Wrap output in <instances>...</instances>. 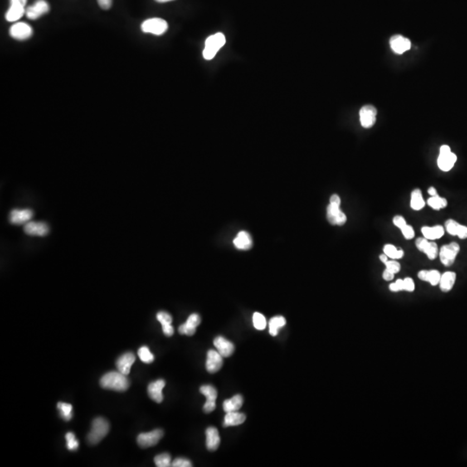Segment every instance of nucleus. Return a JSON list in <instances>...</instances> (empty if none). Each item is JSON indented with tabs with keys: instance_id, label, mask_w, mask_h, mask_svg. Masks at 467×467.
<instances>
[{
	"instance_id": "17",
	"label": "nucleus",
	"mask_w": 467,
	"mask_h": 467,
	"mask_svg": "<svg viewBox=\"0 0 467 467\" xmlns=\"http://www.w3.org/2000/svg\"><path fill=\"white\" fill-rule=\"evenodd\" d=\"M32 216H33V211L30 209H25V210L15 209L10 212L9 221L14 225H22V224H26L28 221H31Z\"/></svg>"
},
{
	"instance_id": "45",
	"label": "nucleus",
	"mask_w": 467,
	"mask_h": 467,
	"mask_svg": "<svg viewBox=\"0 0 467 467\" xmlns=\"http://www.w3.org/2000/svg\"><path fill=\"white\" fill-rule=\"evenodd\" d=\"M404 282V291L408 292H413L415 291V282L411 278H406L403 279Z\"/></svg>"
},
{
	"instance_id": "22",
	"label": "nucleus",
	"mask_w": 467,
	"mask_h": 467,
	"mask_svg": "<svg viewBox=\"0 0 467 467\" xmlns=\"http://www.w3.org/2000/svg\"><path fill=\"white\" fill-rule=\"evenodd\" d=\"M135 362V356L132 352H127L122 355L121 357H119L117 360L116 366L118 371L127 376L130 373L131 367Z\"/></svg>"
},
{
	"instance_id": "40",
	"label": "nucleus",
	"mask_w": 467,
	"mask_h": 467,
	"mask_svg": "<svg viewBox=\"0 0 467 467\" xmlns=\"http://www.w3.org/2000/svg\"><path fill=\"white\" fill-rule=\"evenodd\" d=\"M384 264L386 265V269L392 272L393 274H397L401 270L400 263L395 260H388L387 262H385Z\"/></svg>"
},
{
	"instance_id": "9",
	"label": "nucleus",
	"mask_w": 467,
	"mask_h": 467,
	"mask_svg": "<svg viewBox=\"0 0 467 467\" xmlns=\"http://www.w3.org/2000/svg\"><path fill=\"white\" fill-rule=\"evenodd\" d=\"M200 392L207 398L204 405V412L206 414L213 412L216 409V401L217 398V390L212 385H204L200 388Z\"/></svg>"
},
{
	"instance_id": "49",
	"label": "nucleus",
	"mask_w": 467,
	"mask_h": 467,
	"mask_svg": "<svg viewBox=\"0 0 467 467\" xmlns=\"http://www.w3.org/2000/svg\"><path fill=\"white\" fill-rule=\"evenodd\" d=\"M394 277H395V274H393L392 272L389 271L388 269H385L383 274H382V278H383V279L386 280V281L392 280V279H394Z\"/></svg>"
},
{
	"instance_id": "44",
	"label": "nucleus",
	"mask_w": 467,
	"mask_h": 467,
	"mask_svg": "<svg viewBox=\"0 0 467 467\" xmlns=\"http://www.w3.org/2000/svg\"><path fill=\"white\" fill-rule=\"evenodd\" d=\"M390 291L392 292H399L404 290L403 279H397L395 283H391L390 285Z\"/></svg>"
},
{
	"instance_id": "1",
	"label": "nucleus",
	"mask_w": 467,
	"mask_h": 467,
	"mask_svg": "<svg viewBox=\"0 0 467 467\" xmlns=\"http://www.w3.org/2000/svg\"><path fill=\"white\" fill-rule=\"evenodd\" d=\"M100 386L106 390L126 391L129 387V380L119 371H111L105 374L100 381Z\"/></svg>"
},
{
	"instance_id": "34",
	"label": "nucleus",
	"mask_w": 467,
	"mask_h": 467,
	"mask_svg": "<svg viewBox=\"0 0 467 467\" xmlns=\"http://www.w3.org/2000/svg\"><path fill=\"white\" fill-rule=\"evenodd\" d=\"M57 409L60 411V415H61V417L64 420L69 421V420L72 419L73 407L71 404L58 402L57 403Z\"/></svg>"
},
{
	"instance_id": "51",
	"label": "nucleus",
	"mask_w": 467,
	"mask_h": 467,
	"mask_svg": "<svg viewBox=\"0 0 467 467\" xmlns=\"http://www.w3.org/2000/svg\"><path fill=\"white\" fill-rule=\"evenodd\" d=\"M428 192H429V195L431 196H438L436 189L434 188V187H430V188L428 190Z\"/></svg>"
},
{
	"instance_id": "12",
	"label": "nucleus",
	"mask_w": 467,
	"mask_h": 467,
	"mask_svg": "<svg viewBox=\"0 0 467 467\" xmlns=\"http://www.w3.org/2000/svg\"><path fill=\"white\" fill-rule=\"evenodd\" d=\"M50 11V6L45 0H37L32 6L26 9V17L29 19L36 20Z\"/></svg>"
},
{
	"instance_id": "21",
	"label": "nucleus",
	"mask_w": 467,
	"mask_h": 467,
	"mask_svg": "<svg viewBox=\"0 0 467 467\" xmlns=\"http://www.w3.org/2000/svg\"><path fill=\"white\" fill-rule=\"evenodd\" d=\"M214 346H216L217 351L224 357H230L235 351V346L221 336L215 338Z\"/></svg>"
},
{
	"instance_id": "29",
	"label": "nucleus",
	"mask_w": 467,
	"mask_h": 467,
	"mask_svg": "<svg viewBox=\"0 0 467 467\" xmlns=\"http://www.w3.org/2000/svg\"><path fill=\"white\" fill-rule=\"evenodd\" d=\"M243 404V398L240 395H235L232 398L225 400L224 402V410L226 413L238 411Z\"/></svg>"
},
{
	"instance_id": "3",
	"label": "nucleus",
	"mask_w": 467,
	"mask_h": 467,
	"mask_svg": "<svg viewBox=\"0 0 467 467\" xmlns=\"http://www.w3.org/2000/svg\"><path fill=\"white\" fill-rule=\"evenodd\" d=\"M226 43V38L222 33H216L210 36L205 41V48L202 55L206 60H211L216 53Z\"/></svg>"
},
{
	"instance_id": "24",
	"label": "nucleus",
	"mask_w": 467,
	"mask_h": 467,
	"mask_svg": "<svg viewBox=\"0 0 467 467\" xmlns=\"http://www.w3.org/2000/svg\"><path fill=\"white\" fill-rule=\"evenodd\" d=\"M220 435L216 428L210 427L206 430V446L209 451H216L220 445Z\"/></svg>"
},
{
	"instance_id": "16",
	"label": "nucleus",
	"mask_w": 467,
	"mask_h": 467,
	"mask_svg": "<svg viewBox=\"0 0 467 467\" xmlns=\"http://www.w3.org/2000/svg\"><path fill=\"white\" fill-rule=\"evenodd\" d=\"M222 356L218 351L210 350L208 351L206 360V370L210 374L216 373L222 367Z\"/></svg>"
},
{
	"instance_id": "11",
	"label": "nucleus",
	"mask_w": 467,
	"mask_h": 467,
	"mask_svg": "<svg viewBox=\"0 0 467 467\" xmlns=\"http://www.w3.org/2000/svg\"><path fill=\"white\" fill-rule=\"evenodd\" d=\"M33 34L32 28L26 23L17 22L10 28V35L16 40H26Z\"/></svg>"
},
{
	"instance_id": "53",
	"label": "nucleus",
	"mask_w": 467,
	"mask_h": 467,
	"mask_svg": "<svg viewBox=\"0 0 467 467\" xmlns=\"http://www.w3.org/2000/svg\"><path fill=\"white\" fill-rule=\"evenodd\" d=\"M157 1L158 3H166V2H170V1H173V0H155Z\"/></svg>"
},
{
	"instance_id": "19",
	"label": "nucleus",
	"mask_w": 467,
	"mask_h": 467,
	"mask_svg": "<svg viewBox=\"0 0 467 467\" xmlns=\"http://www.w3.org/2000/svg\"><path fill=\"white\" fill-rule=\"evenodd\" d=\"M201 323V318L198 314L193 313L189 317L186 323H182L178 328L180 334L192 336L195 334L196 328Z\"/></svg>"
},
{
	"instance_id": "47",
	"label": "nucleus",
	"mask_w": 467,
	"mask_h": 467,
	"mask_svg": "<svg viewBox=\"0 0 467 467\" xmlns=\"http://www.w3.org/2000/svg\"><path fill=\"white\" fill-rule=\"evenodd\" d=\"M97 1H98L99 6L101 8L104 9V10L110 9L111 6H112V3H113V0H97Z\"/></svg>"
},
{
	"instance_id": "27",
	"label": "nucleus",
	"mask_w": 467,
	"mask_h": 467,
	"mask_svg": "<svg viewBox=\"0 0 467 467\" xmlns=\"http://www.w3.org/2000/svg\"><path fill=\"white\" fill-rule=\"evenodd\" d=\"M246 420V415L242 413L235 411V412L226 413V415L224 417V428H229V427L238 426L240 425Z\"/></svg>"
},
{
	"instance_id": "32",
	"label": "nucleus",
	"mask_w": 467,
	"mask_h": 467,
	"mask_svg": "<svg viewBox=\"0 0 467 467\" xmlns=\"http://www.w3.org/2000/svg\"><path fill=\"white\" fill-rule=\"evenodd\" d=\"M410 206L413 210H420L425 207V201L423 199L422 193L419 189H415L411 193Z\"/></svg>"
},
{
	"instance_id": "37",
	"label": "nucleus",
	"mask_w": 467,
	"mask_h": 467,
	"mask_svg": "<svg viewBox=\"0 0 467 467\" xmlns=\"http://www.w3.org/2000/svg\"><path fill=\"white\" fill-rule=\"evenodd\" d=\"M155 464L158 467H169L172 465V457L169 454H161L154 458Z\"/></svg>"
},
{
	"instance_id": "8",
	"label": "nucleus",
	"mask_w": 467,
	"mask_h": 467,
	"mask_svg": "<svg viewBox=\"0 0 467 467\" xmlns=\"http://www.w3.org/2000/svg\"><path fill=\"white\" fill-rule=\"evenodd\" d=\"M163 435L164 432L161 429H156L149 433L138 434L137 442L140 448H151V446L157 445L158 441L162 439Z\"/></svg>"
},
{
	"instance_id": "20",
	"label": "nucleus",
	"mask_w": 467,
	"mask_h": 467,
	"mask_svg": "<svg viewBox=\"0 0 467 467\" xmlns=\"http://www.w3.org/2000/svg\"><path fill=\"white\" fill-rule=\"evenodd\" d=\"M390 44L393 51L399 55L403 54L404 52H406L407 50H410V48H411L410 40L401 35H395V36H392L390 39Z\"/></svg>"
},
{
	"instance_id": "4",
	"label": "nucleus",
	"mask_w": 467,
	"mask_h": 467,
	"mask_svg": "<svg viewBox=\"0 0 467 467\" xmlns=\"http://www.w3.org/2000/svg\"><path fill=\"white\" fill-rule=\"evenodd\" d=\"M168 29V24L166 20L158 17L150 18L142 23L141 30L145 33H151L156 36H161L166 33Z\"/></svg>"
},
{
	"instance_id": "5",
	"label": "nucleus",
	"mask_w": 467,
	"mask_h": 467,
	"mask_svg": "<svg viewBox=\"0 0 467 467\" xmlns=\"http://www.w3.org/2000/svg\"><path fill=\"white\" fill-rule=\"evenodd\" d=\"M457 156L451 152L450 147L446 145L440 147V155L438 158V166L443 172H449L456 163Z\"/></svg>"
},
{
	"instance_id": "7",
	"label": "nucleus",
	"mask_w": 467,
	"mask_h": 467,
	"mask_svg": "<svg viewBox=\"0 0 467 467\" xmlns=\"http://www.w3.org/2000/svg\"><path fill=\"white\" fill-rule=\"evenodd\" d=\"M11 6L6 14V18L8 22H17L26 13L25 6L27 0H10Z\"/></svg>"
},
{
	"instance_id": "10",
	"label": "nucleus",
	"mask_w": 467,
	"mask_h": 467,
	"mask_svg": "<svg viewBox=\"0 0 467 467\" xmlns=\"http://www.w3.org/2000/svg\"><path fill=\"white\" fill-rule=\"evenodd\" d=\"M327 220L332 225L343 226L347 221V216L340 210V205L330 204L327 207Z\"/></svg>"
},
{
	"instance_id": "14",
	"label": "nucleus",
	"mask_w": 467,
	"mask_h": 467,
	"mask_svg": "<svg viewBox=\"0 0 467 467\" xmlns=\"http://www.w3.org/2000/svg\"><path fill=\"white\" fill-rule=\"evenodd\" d=\"M24 231L28 235L32 236H45L50 232V228L44 221H28L25 224Z\"/></svg>"
},
{
	"instance_id": "15",
	"label": "nucleus",
	"mask_w": 467,
	"mask_h": 467,
	"mask_svg": "<svg viewBox=\"0 0 467 467\" xmlns=\"http://www.w3.org/2000/svg\"><path fill=\"white\" fill-rule=\"evenodd\" d=\"M415 245L420 251L425 253L430 260L436 259L439 254L438 245L434 241H429L426 238H418L415 240Z\"/></svg>"
},
{
	"instance_id": "25",
	"label": "nucleus",
	"mask_w": 467,
	"mask_h": 467,
	"mask_svg": "<svg viewBox=\"0 0 467 467\" xmlns=\"http://www.w3.org/2000/svg\"><path fill=\"white\" fill-rule=\"evenodd\" d=\"M157 319L160 322L164 334L166 335V337H172L174 333V328L172 326V316L166 312H159L157 314Z\"/></svg>"
},
{
	"instance_id": "26",
	"label": "nucleus",
	"mask_w": 467,
	"mask_h": 467,
	"mask_svg": "<svg viewBox=\"0 0 467 467\" xmlns=\"http://www.w3.org/2000/svg\"><path fill=\"white\" fill-rule=\"evenodd\" d=\"M234 245L236 249L240 250H249L253 247V240L249 233L240 231L234 240Z\"/></svg>"
},
{
	"instance_id": "48",
	"label": "nucleus",
	"mask_w": 467,
	"mask_h": 467,
	"mask_svg": "<svg viewBox=\"0 0 467 467\" xmlns=\"http://www.w3.org/2000/svg\"><path fill=\"white\" fill-rule=\"evenodd\" d=\"M418 277H419V279H421L423 281L429 282V271H428V270H421V271L418 273Z\"/></svg>"
},
{
	"instance_id": "38",
	"label": "nucleus",
	"mask_w": 467,
	"mask_h": 467,
	"mask_svg": "<svg viewBox=\"0 0 467 467\" xmlns=\"http://www.w3.org/2000/svg\"><path fill=\"white\" fill-rule=\"evenodd\" d=\"M253 323L254 328L259 331H262L267 327V320L264 316L260 313H254L253 315Z\"/></svg>"
},
{
	"instance_id": "52",
	"label": "nucleus",
	"mask_w": 467,
	"mask_h": 467,
	"mask_svg": "<svg viewBox=\"0 0 467 467\" xmlns=\"http://www.w3.org/2000/svg\"><path fill=\"white\" fill-rule=\"evenodd\" d=\"M379 258H380V260H381V262L385 263V262H387L388 258H389V257H388L387 254H381V255H380V256H379Z\"/></svg>"
},
{
	"instance_id": "2",
	"label": "nucleus",
	"mask_w": 467,
	"mask_h": 467,
	"mask_svg": "<svg viewBox=\"0 0 467 467\" xmlns=\"http://www.w3.org/2000/svg\"><path fill=\"white\" fill-rule=\"evenodd\" d=\"M109 432V423L104 418L98 417L94 419L92 422L91 430L88 435V440L92 445L97 444L103 440V438Z\"/></svg>"
},
{
	"instance_id": "46",
	"label": "nucleus",
	"mask_w": 467,
	"mask_h": 467,
	"mask_svg": "<svg viewBox=\"0 0 467 467\" xmlns=\"http://www.w3.org/2000/svg\"><path fill=\"white\" fill-rule=\"evenodd\" d=\"M393 222L395 224L396 227L399 228L400 230H401L402 228L407 225L406 221L404 219L403 216H395L394 218H393Z\"/></svg>"
},
{
	"instance_id": "43",
	"label": "nucleus",
	"mask_w": 467,
	"mask_h": 467,
	"mask_svg": "<svg viewBox=\"0 0 467 467\" xmlns=\"http://www.w3.org/2000/svg\"><path fill=\"white\" fill-rule=\"evenodd\" d=\"M172 466L191 467L192 466V463L189 459H184V458H177V459H175L174 461L172 462Z\"/></svg>"
},
{
	"instance_id": "23",
	"label": "nucleus",
	"mask_w": 467,
	"mask_h": 467,
	"mask_svg": "<svg viewBox=\"0 0 467 467\" xmlns=\"http://www.w3.org/2000/svg\"><path fill=\"white\" fill-rule=\"evenodd\" d=\"M445 230L450 235H458L460 239H466L467 227L459 224L453 219H449L445 221Z\"/></svg>"
},
{
	"instance_id": "42",
	"label": "nucleus",
	"mask_w": 467,
	"mask_h": 467,
	"mask_svg": "<svg viewBox=\"0 0 467 467\" xmlns=\"http://www.w3.org/2000/svg\"><path fill=\"white\" fill-rule=\"evenodd\" d=\"M401 230V232H402V235H403L404 237L407 240H411V239L415 237V230L413 229L412 226L407 224Z\"/></svg>"
},
{
	"instance_id": "13",
	"label": "nucleus",
	"mask_w": 467,
	"mask_h": 467,
	"mask_svg": "<svg viewBox=\"0 0 467 467\" xmlns=\"http://www.w3.org/2000/svg\"><path fill=\"white\" fill-rule=\"evenodd\" d=\"M377 110L373 106L367 105L362 107L360 110V123L364 128H371L373 127L376 120Z\"/></svg>"
},
{
	"instance_id": "6",
	"label": "nucleus",
	"mask_w": 467,
	"mask_h": 467,
	"mask_svg": "<svg viewBox=\"0 0 467 467\" xmlns=\"http://www.w3.org/2000/svg\"><path fill=\"white\" fill-rule=\"evenodd\" d=\"M459 250H460V248L457 242H452V243L441 247L439 255H440V261L443 265L445 267H450L453 265L454 260L456 259L457 255L459 254Z\"/></svg>"
},
{
	"instance_id": "31",
	"label": "nucleus",
	"mask_w": 467,
	"mask_h": 467,
	"mask_svg": "<svg viewBox=\"0 0 467 467\" xmlns=\"http://www.w3.org/2000/svg\"><path fill=\"white\" fill-rule=\"evenodd\" d=\"M286 318L282 316H276L272 318L269 321V333L273 337H275L279 333V330L286 326Z\"/></svg>"
},
{
	"instance_id": "18",
	"label": "nucleus",
	"mask_w": 467,
	"mask_h": 467,
	"mask_svg": "<svg viewBox=\"0 0 467 467\" xmlns=\"http://www.w3.org/2000/svg\"><path fill=\"white\" fill-rule=\"evenodd\" d=\"M165 386H166V381L163 379H159V380L151 382L148 385V388H147V391H148L150 398L152 399V401H154L155 402H158V403L162 402L164 400L162 390H163Z\"/></svg>"
},
{
	"instance_id": "39",
	"label": "nucleus",
	"mask_w": 467,
	"mask_h": 467,
	"mask_svg": "<svg viewBox=\"0 0 467 467\" xmlns=\"http://www.w3.org/2000/svg\"><path fill=\"white\" fill-rule=\"evenodd\" d=\"M65 438L67 440V448L69 451H75L79 448V443L75 439V435L73 433H68Z\"/></svg>"
},
{
	"instance_id": "36",
	"label": "nucleus",
	"mask_w": 467,
	"mask_h": 467,
	"mask_svg": "<svg viewBox=\"0 0 467 467\" xmlns=\"http://www.w3.org/2000/svg\"><path fill=\"white\" fill-rule=\"evenodd\" d=\"M138 357L145 363H151L154 361V356L147 346H142L138 351Z\"/></svg>"
},
{
	"instance_id": "33",
	"label": "nucleus",
	"mask_w": 467,
	"mask_h": 467,
	"mask_svg": "<svg viewBox=\"0 0 467 467\" xmlns=\"http://www.w3.org/2000/svg\"><path fill=\"white\" fill-rule=\"evenodd\" d=\"M383 252L385 254H387L388 257L391 258L393 260H398L404 256V251L402 249H397L391 244L385 245Z\"/></svg>"
},
{
	"instance_id": "50",
	"label": "nucleus",
	"mask_w": 467,
	"mask_h": 467,
	"mask_svg": "<svg viewBox=\"0 0 467 467\" xmlns=\"http://www.w3.org/2000/svg\"><path fill=\"white\" fill-rule=\"evenodd\" d=\"M330 204H335V205H341L340 197L337 194H334L331 196L330 198Z\"/></svg>"
},
{
	"instance_id": "28",
	"label": "nucleus",
	"mask_w": 467,
	"mask_h": 467,
	"mask_svg": "<svg viewBox=\"0 0 467 467\" xmlns=\"http://www.w3.org/2000/svg\"><path fill=\"white\" fill-rule=\"evenodd\" d=\"M421 232H422L424 237L428 240H437V239L442 237L445 234V230L440 225H437L434 227L425 226L421 229Z\"/></svg>"
},
{
	"instance_id": "35",
	"label": "nucleus",
	"mask_w": 467,
	"mask_h": 467,
	"mask_svg": "<svg viewBox=\"0 0 467 467\" xmlns=\"http://www.w3.org/2000/svg\"><path fill=\"white\" fill-rule=\"evenodd\" d=\"M428 204H429V206L433 208L434 210H440V209H444V208L446 207L448 201H446L445 198L440 197V196L438 195V196H431V197L428 200Z\"/></svg>"
},
{
	"instance_id": "41",
	"label": "nucleus",
	"mask_w": 467,
	"mask_h": 467,
	"mask_svg": "<svg viewBox=\"0 0 467 467\" xmlns=\"http://www.w3.org/2000/svg\"><path fill=\"white\" fill-rule=\"evenodd\" d=\"M440 279H441V274L440 272L437 270H430L429 271V282L432 286H436L440 284Z\"/></svg>"
},
{
	"instance_id": "30",
	"label": "nucleus",
	"mask_w": 467,
	"mask_h": 467,
	"mask_svg": "<svg viewBox=\"0 0 467 467\" xmlns=\"http://www.w3.org/2000/svg\"><path fill=\"white\" fill-rule=\"evenodd\" d=\"M456 280V274L454 272H445L441 275L440 281V288L442 292H449L454 288Z\"/></svg>"
}]
</instances>
